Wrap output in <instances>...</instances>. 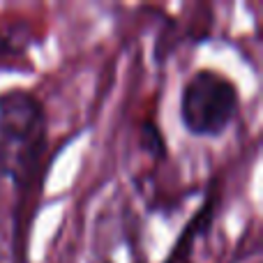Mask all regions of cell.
I'll return each mask as SVG.
<instances>
[{
  "mask_svg": "<svg viewBox=\"0 0 263 263\" xmlns=\"http://www.w3.org/2000/svg\"><path fill=\"white\" fill-rule=\"evenodd\" d=\"M46 114L42 102L28 90L0 95V173L26 190L40 176L46 153Z\"/></svg>",
  "mask_w": 263,
  "mask_h": 263,
  "instance_id": "6da1fadb",
  "label": "cell"
},
{
  "mask_svg": "<svg viewBox=\"0 0 263 263\" xmlns=\"http://www.w3.org/2000/svg\"><path fill=\"white\" fill-rule=\"evenodd\" d=\"M199 227H203V222H201V215L192 222V227L187 229L185 233H182V238H180V242L176 245V250H173V254L168 256V261L166 263H192L190 259V247H192V240H194V233H196V229Z\"/></svg>",
  "mask_w": 263,
  "mask_h": 263,
  "instance_id": "3957f363",
  "label": "cell"
},
{
  "mask_svg": "<svg viewBox=\"0 0 263 263\" xmlns=\"http://www.w3.org/2000/svg\"><path fill=\"white\" fill-rule=\"evenodd\" d=\"M240 109L236 83L215 69H196L180 92L182 127L194 136H219Z\"/></svg>",
  "mask_w": 263,
  "mask_h": 263,
  "instance_id": "7a4b0ae2",
  "label": "cell"
}]
</instances>
